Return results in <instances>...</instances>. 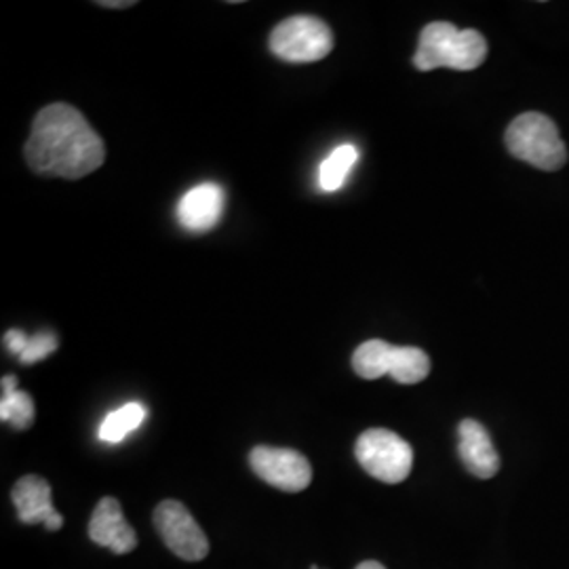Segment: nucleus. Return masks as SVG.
Instances as JSON below:
<instances>
[{
	"instance_id": "obj_1",
	"label": "nucleus",
	"mask_w": 569,
	"mask_h": 569,
	"mask_svg": "<svg viewBox=\"0 0 569 569\" xmlns=\"http://www.w3.org/2000/svg\"><path fill=\"white\" fill-rule=\"evenodd\" d=\"M23 152L32 171L63 180H81L106 159L102 138L70 103L42 108Z\"/></svg>"
},
{
	"instance_id": "obj_2",
	"label": "nucleus",
	"mask_w": 569,
	"mask_h": 569,
	"mask_svg": "<svg viewBox=\"0 0 569 569\" xmlns=\"http://www.w3.org/2000/svg\"><path fill=\"white\" fill-rule=\"evenodd\" d=\"M488 58V41L477 30H458L449 21H432L420 34L413 66L422 72L437 68L475 70Z\"/></svg>"
},
{
	"instance_id": "obj_3",
	"label": "nucleus",
	"mask_w": 569,
	"mask_h": 569,
	"mask_svg": "<svg viewBox=\"0 0 569 569\" xmlns=\"http://www.w3.org/2000/svg\"><path fill=\"white\" fill-rule=\"evenodd\" d=\"M505 140L512 157L542 171H557L568 161V148L557 124L540 112L517 117L510 122Z\"/></svg>"
},
{
	"instance_id": "obj_4",
	"label": "nucleus",
	"mask_w": 569,
	"mask_h": 569,
	"mask_svg": "<svg viewBox=\"0 0 569 569\" xmlns=\"http://www.w3.org/2000/svg\"><path fill=\"white\" fill-rule=\"evenodd\" d=\"M355 456L366 472L388 486L406 481L413 467L411 446L387 428L366 430L357 439Z\"/></svg>"
},
{
	"instance_id": "obj_5",
	"label": "nucleus",
	"mask_w": 569,
	"mask_h": 569,
	"mask_svg": "<svg viewBox=\"0 0 569 569\" xmlns=\"http://www.w3.org/2000/svg\"><path fill=\"white\" fill-rule=\"evenodd\" d=\"M270 51L289 63L323 60L333 49V32L326 21L312 16H296L281 21L270 34Z\"/></svg>"
},
{
	"instance_id": "obj_6",
	"label": "nucleus",
	"mask_w": 569,
	"mask_h": 569,
	"mask_svg": "<svg viewBox=\"0 0 569 569\" xmlns=\"http://www.w3.org/2000/svg\"><path fill=\"white\" fill-rule=\"evenodd\" d=\"M154 526L167 549L183 561H201L209 552V540L190 510L178 500H164L154 510Z\"/></svg>"
},
{
	"instance_id": "obj_7",
	"label": "nucleus",
	"mask_w": 569,
	"mask_h": 569,
	"mask_svg": "<svg viewBox=\"0 0 569 569\" xmlns=\"http://www.w3.org/2000/svg\"><path fill=\"white\" fill-rule=\"evenodd\" d=\"M253 472L272 488L302 491L312 481V467L300 451L258 446L249 453Z\"/></svg>"
},
{
	"instance_id": "obj_8",
	"label": "nucleus",
	"mask_w": 569,
	"mask_h": 569,
	"mask_svg": "<svg viewBox=\"0 0 569 569\" xmlns=\"http://www.w3.org/2000/svg\"><path fill=\"white\" fill-rule=\"evenodd\" d=\"M226 194L220 183L204 182L190 188L176 207L178 222L188 232H207L224 216Z\"/></svg>"
},
{
	"instance_id": "obj_9",
	"label": "nucleus",
	"mask_w": 569,
	"mask_h": 569,
	"mask_svg": "<svg viewBox=\"0 0 569 569\" xmlns=\"http://www.w3.org/2000/svg\"><path fill=\"white\" fill-rule=\"evenodd\" d=\"M13 507L18 510L21 523L37 526L42 523L49 531H56L63 526L61 512L53 507L51 486L37 475H26L16 483L11 491Z\"/></svg>"
},
{
	"instance_id": "obj_10",
	"label": "nucleus",
	"mask_w": 569,
	"mask_h": 569,
	"mask_svg": "<svg viewBox=\"0 0 569 569\" xmlns=\"http://www.w3.org/2000/svg\"><path fill=\"white\" fill-rule=\"evenodd\" d=\"M89 538L117 555H127L138 547V533L127 523L119 500L112 496L102 498L93 510L89 521Z\"/></svg>"
},
{
	"instance_id": "obj_11",
	"label": "nucleus",
	"mask_w": 569,
	"mask_h": 569,
	"mask_svg": "<svg viewBox=\"0 0 569 569\" xmlns=\"http://www.w3.org/2000/svg\"><path fill=\"white\" fill-rule=\"evenodd\" d=\"M458 451L468 472L479 479H491L500 470V456L488 430L477 420H462L458 427Z\"/></svg>"
},
{
	"instance_id": "obj_12",
	"label": "nucleus",
	"mask_w": 569,
	"mask_h": 569,
	"mask_svg": "<svg viewBox=\"0 0 569 569\" xmlns=\"http://www.w3.org/2000/svg\"><path fill=\"white\" fill-rule=\"evenodd\" d=\"M0 420L9 422L16 430H28L34 422V401L28 392L18 390V378H2V399H0Z\"/></svg>"
},
{
	"instance_id": "obj_13",
	"label": "nucleus",
	"mask_w": 569,
	"mask_h": 569,
	"mask_svg": "<svg viewBox=\"0 0 569 569\" xmlns=\"http://www.w3.org/2000/svg\"><path fill=\"white\" fill-rule=\"evenodd\" d=\"M430 373L427 352L413 346H395L388 376L399 385H418Z\"/></svg>"
},
{
	"instance_id": "obj_14",
	"label": "nucleus",
	"mask_w": 569,
	"mask_h": 569,
	"mask_svg": "<svg viewBox=\"0 0 569 569\" xmlns=\"http://www.w3.org/2000/svg\"><path fill=\"white\" fill-rule=\"evenodd\" d=\"M395 346L385 340H369L363 342L352 355V369L363 380H378L388 376L390 359H392Z\"/></svg>"
},
{
	"instance_id": "obj_15",
	"label": "nucleus",
	"mask_w": 569,
	"mask_h": 569,
	"mask_svg": "<svg viewBox=\"0 0 569 569\" xmlns=\"http://www.w3.org/2000/svg\"><path fill=\"white\" fill-rule=\"evenodd\" d=\"M148 409L142 403H127L121 409L106 416L100 427V439L106 443H121L136 428L143 425Z\"/></svg>"
},
{
	"instance_id": "obj_16",
	"label": "nucleus",
	"mask_w": 569,
	"mask_h": 569,
	"mask_svg": "<svg viewBox=\"0 0 569 569\" xmlns=\"http://www.w3.org/2000/svg\"><path fill=\"white\" fill-rule=\"evenodd\" d=\"M359 161V150L352 143L338 146L319 169V183L326 192H336L345 186L350 169Z\"/></svg>"
},
{
	"instance_id": "obj_17",
	"label": "nucleus",
	"mask_w": 569,
	"mask_h": 569,
	"mask_svg": "<svg viewBox=\"0 0 569 569\" xmlns=\"http://www.w3.org/2000/svg\"><path fill=\"white\" fill-rule=\"evenodd\" d=\"M58 346H60V340L53 331H39L28 338V346L21 352L20 361L23 366H34L44 357H49L51 352H56Z\"/></svg>"
},
{
	"instance_id": "obj_18",
	"label": "nucleus",
	"mask_w": 569,
	"mask_h": 569,
	"mask_svg": "<svg viewBox=\"0 0 569 569\" xmlns=\"http://www.w3.org/2000/svg\"><path fill=\"white\" fill-rule=\"evenodd\" d=\"M28 338H30V336H26L20 329H9V331L4 333V338H2V342H4L7 350H9L11 355H16V357L20 359L21 352H23L26 346H28Z\"/></svg>"
},
{
	"instance_id": "obj_19",
	"label": "nucleus",
	"mask_w": 569,
	"mask_h": 569,
	"mask_svg": "<svg viewBox=\"0 0 569 569\" xmlns=\"http://www.w3.org/2000/svg\"><path fill=\"white\" fill-rule=\"evenodd\" d=\"M100 7H108V9H127V7H133L136 2L133 0H121V2H114V0H108V2H98Z\"/></svg>"
},
{
	"instance_id": "obj_20",
	"label": "nucleus",
	"mask_w": 569,
	"mask_h": 569,
	"mask_svg": "<svg viewBox=\"0 0 569 569\" xmlns=\"http://www.w3.org/2000/svg\"><path fill=\"white\" fill-rule=\"evenodd\" d=\"M357 569H387L382 563H378V561H363V563H359Z\"/></svg>"
},
{
	"instance_id": "obj_21",
	"label": "nucleus",
	"mask_w": 569,
	"mask_h": 569,
	"mask_svg": "<svg viewBox=\"0 0 569 569\" xmlns=\"http://www.w3.org/2000/svg\"><path fill=\"white\" fill-rule=\"evenodd\" d=\"M310 569H321V568H319V566H312V568H310Z\"/></svg>"
}]
</instances>
